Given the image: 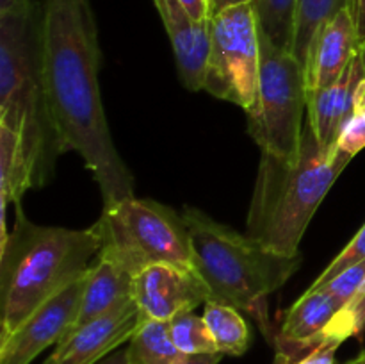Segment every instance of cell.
<instances>
[{"mask_svg":"<svg viewBox=\"0 0 365 364\" xmlns=\"http://www.w3.org/2000/svg\"><path fill=\"white\" fill-rule=\"evenodd\" d=\"M341 303L323 288H309L285 313L274 338L278 363H291L307 350L323 343V335Z\"/></svg>","mask_w":365,"mask_h":364,"instance_id":"7c38bea8","label":"cell"},{"mask_svg":"<svg viewBox=\"0 0 365 364\" xmlns=\"http://www.w3.org/2000/svg\"><path fill=\"white\" fill-rule=\"evenodd\" d=\"M96 364H130V360H128V355H127V348L116 350V352H113L110 355H107L106 359H102Z\"/></svg>","mask_w":365,"mask_h":364,"instance_id":"d6a6232c","label":"cell"},{"mask_svg":"<svg viewBox=\"0 0 365 364\" xmlns=\"http://www.w3.org/2000/svg\"><path fill=\"white\" fill-rule=\"evenodd\" d=\"M356 21V31L362 41H365V0H355V7H353Z\"/></svg>","mask_w":365,"mask_h":364,"instance_id":"f546056e","label":"cell"},{"mask_svg":"<svg viewBox=\"0 0 365 364\" xmlns=\"http://www.w3.org/2000/svg\"><path fill=\"white\" fill-rule=\"evenodd\" d=\"M84 277L43 303L13 334L0 339V364H31L43 350L66 338L77 318Z\"/></svg>","mask_w":365,"mask_h":364,"instance_id":"30bf717a","label":"cell"},{"mask_svg":"<svg viewBox=\"0 0 365 364\" xmlns=\"http://www.w3.org/2000/svg\"><path fill=\"white\" fill-rule=\"evenodd\" d=\"M195 21L210 20L209 0H178Z\"/></svg>","mask_w":365,"mask_h":364,"instance_id":"83f0119b","label":"cell"},{"mask_svg":"<svg viewBox=\"0 0 365 364\" xmlns=\"http://www.w3.org/2000/svg\"><path fill=\"white\" fill-rule=\"evenodd\" d=\"M173 46L182 84L191 91L203 89L210 46V20L195 21L178 0H153Z\"/></svg>","mask_w":365,"mask_h":364,"instance_id":"5bb4252c","label":"cell"},{"mask_svg":"<svg viewBox=\"0 0 365 364\" xmlns=\"http://www.w3.org/2000/svg\"><path fill=\"white\" fill-rule=\"evenodd\" d=\"M335 148L355 157L365 148V114L353 113L339 131Z\"/></svg>","mask_w":365,"mask_h":364,"instance_id":"484cf974","label":"cell"},{"mask_svg":"<svg viewBox=\"0 0 365 364\" xmlns=\"http://www.w3.org/2000/svg\"><path fill=\"white\" fill-rule=\"evenodd\" d=\"M203 320L217 352L234 357L246 353L252 341V332L237 307L207 300L203 307Z\"/></svg>","mask_w":365,"mask_h":364,"instance_id":"ac0fdd59","label":"cell"},{"mask_svg":"<svg viewBox=\"0 0 365 364\" xmlns=\"http://www.w3.org/2000/svg\"><path fill=\"white\" fill-rule=\"evenodd\" d=\"M359 357H360V359H364V360H365V350H364V352H360V355H359Z\"/></svg>","mask_w":365,"mask_h":364,"instance_id":"74e56055","label":"cell"},{"mask_svg":"<svg viewBox=\"0 0 365 364\" xmlns=\"http://www.w3.org/2000/svg\"><path fill=\"white\" fill-rule=\"evenodd\" d=\"M364 43L356 31L353 7H342L324 25L314 45L307 66V91L334 86L342 77Z\"/></svg>","mask_w":365,"mask_h":364,"instance_id":"9a60e30c","label":"cell"},{"mask_svg":"<svg viewBox=\"0 0 365 364\" xmlns=\"http://www.w3.org/2000/svg\"><path fill=\"white\" fill-rule=\"evenodd\" d=\"M365 79V43L334 86L307 91V121L324 150L335 148L339 131L355 113V93Z\"/></svg>","mask_w":365,"mask_h":364,"instance_id":"4fadbf2b","label":"cell"},{"mask_svg":"<svg viewBox=\"0 0 365 364\" xmlns=\"http://www.w3.org/2000/svg\"><path fill=\"white\" fill-rule=\"evenodd\" d=\"M365 330V280L356 295L342 307L328 325L323 343L331 341L342 345L349 338H360Z\"/></svg>","mask_w":365,"mask_h":364,"instance_id":"603a6c76","label":"cell"},{"mask_svg":"<svg viewBox=\"0 0 365 364\" xmlns=\"http://www.w3.org/2000/svg\"><path fill=\"white\" fill-rule=\"evenodd\" d=\"M93 227L100 236L98 257L132 275L163 263L192 266L191 236L184 216L157 200L130 196L103 206Z\"/></svg>","mask_w":365,"mask_h":364,"instance_id":"8992f818","label":"cell"},{"mask_svg":"<svg viewBox=\"0 0 365 364\" xmlns=\"http://www.w3.org/2000/svg\"><path fill=\"white\" fill-rule=\"evenodd\" d=\"M132 298L141 318L171 321L210 300V291L195 266L163 263L134 275Z\"/></svg>","mask_w":365,"mask_h":364,"instance_id":"9c48e42d","label":"cell"},{"mask_svg":"<svg viewBox=\"0 0 365 364\" xmlns=\"http://www.w3.org/2000/svg\"><path fill=\"white\" fill-rule=\"evenodd\" d=\"M348 6L346 0H298L296 6L294 21V39H292V56L302 63V66H309L310 54L319 38L324 25L342 9Z\"/></svg>","mask_w":365,"mask_h":364,"instance_id":"ffe728a7","label":"cell"},{"mask_svg":"<svg viewBox=\"0 0 365 364\" xmlns=\"http://www.w3.org/2000/svg\"><path fill=\"white\" fill-rule=\"evenodd\" d=\"M260 70V31L252 2L228 7L210 18V46L203 89L252 109Z\"/></svg>","mask_w":365,"mask_h":364,"instance_id":"ba28073f","label":"cell"},{"mask_svg":"<svg viewBox=\"0 0 365 364\" xmlns=\"http://www.w3.org/2000/svg\"><path fill=\"white\" fill-rule=\"evenodd\" d=\"M351 159L337 148L324 150L309 121L296 161L260 153L246 234L282 256H299L310 220Z\"/></svg>","mask_w":365,"mask_h":364,"instance_id":"3957f363","label":"cell"},{"mask_svg":"<svg viewBox=\"0 0 365 364\" xmlns=\"http://www.w3.org/2000/svg\"><path fill=\"white\" fill-rule=\"evenodd\" d=\"M223 353H196V355H184L177 364H220Z\"/></svg>","mask_w":365,"mask_h":364,"instance_id":"f1b7e54d","label":"cell"},{"mask_svg":"<svg viewBox=\"0 0 365 364\" xmlns=\"http://www.w3.org/2000/svg\"><path fill=\"white\" fill-rule=\"evenodd\" d=\"M0 125L16 132L34 188L48 184L63 156L41 77V6L0 14Z\"/></svg>","mask_w":365,"mask_h":364,"instance_id":"5b68a950","label":"cell"},{"mask_svg":"<svg viewBox=\"0 0 365 364\" xmlns=\"http://www.w3.org/2000/svg\"><path fill=\"white\" fill-rule=\"evenodd\" d=\"M365 280V261L364 263L353 264V266L346 268L344 271H341L339 275H335L331 280H328L327 284L319 285V288L327 289L342 307L356 295V291L360 289L362 282Z\"/></svg>","mask_w":365,"mask_h":364,"instance_id":"d4e9b609","label":"cell"},{"mask_svg":"<svg viewBox=\"0 0 365 364\" xmlns=\"http://www.w3.org/2000/svg\"><path fill=\"white\" fill-rule=\"evenodd\" d=\"M98 29L89 0H43L41 77L61 152H77L103 206L134 195V177L110 136L98 82Z\"/></svg>","mask_w":365,"mask_h":364,"instance_id":"6da1fadb","label":"cell"},{"mask_svg":"<svg viewBox=\"0 0 365 364\" xmlns=\"http://www.w3.org/2000/svg\"><path fill=\"white\" fill-rule=\"evenodd\" d=\"M182 216L191 236L192 266L205 280L210 300L246 310L274 345L266 298L298 271L302 256H282L196 207L187 206Z\"/></svg>","mask_w":365,"mask_h":364,"instance_id":"277c9868","label":"cell"},{"mask_svg":"<svg viewBox=\"0 0 365 364\" xmlns=\"http://www.w3.org/2000/svg\"><path fill=\"white\" fill-rule=\"evenodd\" d=\"M34 0H0V14L14 13V11H20L24 7L31 6Z\"/></svg>","mask_w":365,"mask_h":364,"instance_id":"1f68e13d","label":"cell"},{"mask_svg":"<svg viewBox=\"0 0 365 364\" xmlns=\"http://www.w3.org/2000/svg\"><path fill=\"white\" fill-rule=\"evenodd\" d=\"M138 325V303L128 298L110 313L66 335L50 355L53 364H96L116 352L118 346L130 341Z\"/></svg>","mask_w":365,"mask_h":364,"instance_id":"8fae6325","label":"cell"},{"mask_svg":"<svg viewBox=\"0 0 365 364\" xmlns=\"http://www.w3.org/2000/svg\"><path fill=\"white\" fill-rule=\"evenodd\" d=\"M100 252L96 228L38 225L16 206L11 234L0 246V339L88 273Z\"/></svg>","mask_w":365,"mask_h":364,"instance_id":"7a4b0ae2","label":"cell"},{"mask_svg":"<svg viewBox=\"0 0 365 364\" xmlns=\"http://www.w3.org/2000/svg\"><path fill=\"white\" fill-rule=\"evenodd\" d=\"M346 2H348V6L355 7V0H346Z\"/></svg>","mask_w":365,"mask_h":364,"instance_id":"8d00e7d4","label":"cell"},{"mask_svg":"<svg viewBox=\"0 0 365 364\" xmlns=\"http://www.w3.org/2000/svg\"><path fill=\"white\" fill-rule=\"evenodd\" d=\"M365 261V223L360 227V231L353 236L351 241L344 246V248L339 252V256L328 264L323 270V273L312 282L310 288H319V285L327 284L328 280L339 275L341 271H344L346 268L353 266V264L364 263Z\"/></svg>","mask_w":365,"mask_h":364,"instance_id":"cb8c5ba5","label":"cell"},{"mask_svg":"<svg viewBox=\"0 0 365 364\" xmlns=\"http://www.w3.org/2000/svg\"><path fill=\"white\" fill-rule=\"evenodd\" d=\"M355 113L365 114V79H362L355 93Z\"/></svg>","mask_w":365,"mask_h":364,"instance_id":"836d02e7","label":"cell"},{"mask_svg":"<svg viewBox=\"0 0 365 364\" xmlns=\"http://www.w3.org/2000/svg\"><path fill=\"white\" fill-rule=\"evenodd\" d=\"M0 196H2V239L7 238L6 207L7 203L20 206L25 191L34 188L32 171L25 157L20 136L0 125Z\"/></svg>","mask_w":365,"mask_h":364,"instance_id":"e0dca14e","label":"cell"},{"mask_svg":"<svg viewBox=\"0 0 365 364\" xmlns=\"http://www.w3.org/2000/svg\"><path fill=\"white\" fill-rule=\"evenodd\" d=\"M41 364H53V359H52V355H48V357H46V359L43 360Z\"/></svg>","mask_w":365,"mask_h":364,"instance_id":"d590c367","label":"cell"},{"mask_svg":"<svg viewBox=\"0 0 365 364\" xmlns=\"http://www.w3.org/2000/svg\"><path fill=\"white\" fill-rule=\"evenodd\" d=\"M307 74L289 50L260 34V70L255 103L246 111L248 132L260 152L296 161L303 143Z\"/></svg>","mask_w":365,"mask_h":364,"instance_id":"52a82bcc","label":"cell"},{"mask_svg":"<svg viewBox=\"0 0 365 364\" xmlns=\"http://www.w3.org/2000/svg\"><path fill=\"white\" fill-rule=\"evenodd\" d=\"M132 284L134 275L113 261L96 256L84 277L81 305L68 335L132 298Z\"/></svg>","mask_w":365,"mask_h":364,"instance_id":"2e32d148","label":"cell"},{"mask_svg":"<svg viewBox=\"0 0 365 364\" xmlns=\"http://www.w3.org/2000/svg\"><path fill=\"white\" fill-rule=\"evenodd\" d=\"M130 364H177L184 353L175 346L170 321L139 316V325L127 346Z\"/></svg>","mask_w":365,"mask_h":364,"instance_id":"d6986e66","label":"cell"},{"mask_svg":"<svg viewBox=\"0 0 365 364\" xmlns=\"http://www.w3.org/2000/svg\"><path fill=\"white\" fill-rule=\"evenodd\" d=\"M246 2H252V0H209L210 18H212L214 14L221 13V11L228 9V7H234V6H239V4H246Z\"/></svg>","mask_w":365,"mask_h":364,"instance_id":"4dcf8cb0","label":"cell"},{"mask_svg":"<svg viewBox=\"0 0 365 364\" xmlns=\"http://www.w3.org/2000/svg\"><path fill=\"white\" fill-rule=\"evenodd\" d=\"M346 364H365V360H364V359H360V357H359V355H356V357H355V359L348 360V363H346Z\"/></svg>","mask_w":365,"mask_h":364,"instance_id":"e575fe53","label":"cell"},{"mask_svg":"<svg viewBox=\"0 0 365 364\" xmlns=\"http://www.w3.org/2000/svg\"><path fill=\"white\" fill-rule=\"evenodd\" d=\"M259 31L282 50H292L298 0H252Z\"/></svg>","mask_w":365,"mask_h":364,"instance_id":"44dd1931","label":"cell"},{"mask_svg":"<svg viewBox=\"0 0 365 364\" xmlns=\"http://www.w3.org/2000/svg\"><path fill=\"white\" fill-rule=\"evenodd\" d=\"M170 334L175 346L184 355L217 352L203 316H196L192 310L180 314L170 321Z\"/></svg>","mask_w":365,"mask_h":364,"instance_id":"7402d4cb","label":"cell"},{"mask_svg":"<svg viewBox=\"0 0 365 364\" xmlns=\"http://www.w3.org/2000/svg\"><path fill=\"white\" fill-rule=\"evenodd\" d=\"M339 346H341L339 343H321V345L303 352L302 355L296 357L291 363H278V360H274V364H335V352H337Z\"/></svg>","mask_w":365,"mask_h":364,"instance_id":"4316f807","label":"cell"}]
</instances>
